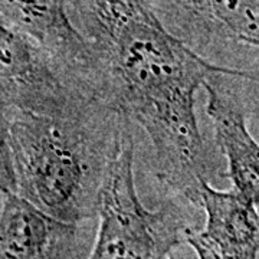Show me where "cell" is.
<instances>
[{"label":"cell","instance_id":"obj_5","mask_svg":"<svg viewBox=\"0 0 259 259\" xmlns=\"http://www.w3.org/2000/svg\"><path fill=\"white\" fill-rule=\"evenodd\" d=\"M93 101L48 52L0 22V111L61 115Z\"/></svg>","mask_w":259,"mask_h":259},{"label":"cell","instance_id":"obj_3","mask_svg":"<svg viewBox=\"0 0 259 259\" xmlns=\"http://www.w3.org/2000/svg\"><path fill=\"white\" fill-rule=\"evenodd\" d=\"M134 136L124 130L102 180L100 228L90 259H167L190 229L175 204L156 210L140 200L134 173Z\"/></svg>","mask_w":259,"mask_h":259},{"label":"cell","instance_id":"obj_11","mask_svg":"<svg viewBox=\"0 0 259 259\" xmlns=\"http://www.w3.org/2000/svg\"><path fill=\"white\" fill-rule=\"evenodd\" d=\"M194 252H196V255H197L199 259H222L219 258V256H216V255H213V253L206 252V250H194Z\"/></svg>","mask_w":259,"mask_h":259},{"label":"cell","instance_id":"obj_7","mask_svg":"<svg viewBox=\"0 0 259 259\" xmlns=\"http://www.w3.org/2000/svg\"><path fill=\"white\" fill-rule=\"evenodd\" d=\"M0 16L48 52L94 97L90 48L68 12L66 0H0Z\"/></svg>","mask_w":259,"mask_h":259},{"label":"cell","instance_id":"obj_2","mask_svg":"<svg viewBox=\"0 0 259 259\" xmlns=\"http://www.w3.org/2000/svg\"><path fill=\"white\" fill-rule=\"evenodd\" d=\"M5 115L16 194L61 222L78 226L97 216L105 170L131 124L101 101L61 115Z\"/></svg>","mask_w":259,"mask_h":259},{"label":"cell","instance_id":"obj_6","mask_svg":"<svg viewBox=\"0 0 259 259\" xmlns=\"http://www.w3.org/2000/svg\"><path fill=\"white\" fill-rule=\"evenodd\" d=\"M207 95L206 112L212 121L219 151L226 158L225 177L232 189L259 202V150L250 136L248 115L258 100V78L235 69H222L209 76L203 85Z\"/></svg>","mask_w":259,"mask_h":259},{"label":"cell","instance_id":"obj_8","mask_svg":"<svg viewBox=\"0 0 259 259\" xmlns=\"http://www.w3.org/2000/svg\"><path fill=\"white\" fill-rule=\"evenodd\" d=\"M259 202L238 190L200 183L199 206L206 213L202 231L189 229L185 242L222 259H259Z\"/></svg>","mask_w":259,"mask_h":259},{"label":"cell","instance_id":"obj_9","mask_svg":"<svg viewBox=\"0 0 259 259\" xmlns=\"http://www.w3.org/2000/svg\"><path fill=\"white\" fill-rule=\"evenodd\" d=\"M0 259H64L76 225L40 212L16 193H2Z\"/></svg>","mask_w":259,"mask_h":259},{"label":"cell","instance_id":"obj_12","mask_svg":"<svg viewBox=\"0 0 259 259\" xmlns=\"http://www.w3.org/2000/svg\"><path fill=\"white\" fill-rule=\"evenodd\" d=\"M0 206H2V202H0Z\"/></svg>","mask_w":259,"mask_h":259},{"label":"cell","instance_id":"obj_10","mask_svg":"<svg viewBox=\"0 0 259 259\" xmlns=\"http://www.w3.org/2000/svg\"><path fill=\"white\" fill-rule=\"evenodd\" d=\"M0 192L16 193V176L9 144V122L0 111Z\"/></svg>","mask_w":259,"mask_h":259},{"label":"cell","instance_id":"obj_1","mask_svg":"<svg viewBox=\"0 0 259 259\" xmlns=\"http://www.w3.org/2000/svg\"><path fill=\"white\" fill-rule=\"evenodd\" d=\"M76 28L91 55L94 97L151 143L157 179L199 206L216 164L199 127L196 98L207 62L167 30L147 0H74Z\"/></svg>","mask_w":259,"mask_h":259},{"label":"cell","instance_id":"obj_4","mask_svg":"<svg viewBox=\"0 0 259 259\" xmlns=\"http://www.w3.org/2000/svg\"><path fill=\"white\" fill-rule=\"evenodd\" d=\"M163 26L207 62L259 76V0H147Z\"/></svg>","mask_w":259,"mask_h":259}]
</instances>
